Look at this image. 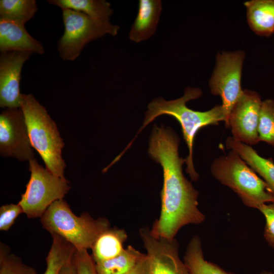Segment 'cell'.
I'll use <instances>...</instances> for the list:
<instances>
[{
    "instance_id": "cell-1",
    "label": "cell",
    "mask_w": 274,
    "mask_h": 274,
    "mask_svg": "<svg viewBox=\"0 0 274 274\" xmlns=\"http://www.w3.org/2000/svg\"><path fill=\"white\" fill-rule=\"evenodd\" d=\"M180 139L169 127L154 125L148 152L162 167L163 182L159 218L150 230L156 237L172 240L183 226L198 224L204 216L198 208V192L184 176L185 159L179 156Z\"/></svg>"
},
{
    "instance_id": "cell-2",
    "label": "cell",
    "mask_w": 274,
    "mask_h": 274,
    "mask_svg": "<svg viewBox=\"0 0 274 274\" xmlns=\"http://www.w3.org/2000/svg\"><path fill=\"white\" fill-rule=\"evenodd\" d=\"M201 95L202 91L200 89L187 87L183 96L178 99L166 100L162 97H158L153 100L148 105L142 126L128 147H130L139 133L156 118L163 115L170 116L179 122L188 149V155L185 159L186 172L193 181H197L199 175L195 170L193 162V147L195 135L200 129L206 126L217 125L221 121H225L221 105H217L204 112L195 111L187 107L188 101L198 98Z\"/></svg>"
},
{
    "instance_id": "cell-3",
    "label": "cell",
    "mask_w": 274,
    "mask_h": 274,
    "mask_svg": "<svg viewBox=\"0 0 274 274\" xmlns=\"http://www.w3.org/2000/svg\"><path fill=\"white\" fill-rule=\"evenodd\" d=\"M21 108L32 147L41 156L46 168L64 178L66 165L61 156L64 143L55 123L31 94H22Z\"/></svg>"
},
{
    "instance_id": "cell-4",
    "label": "cell",
    "mask_w": 274,
    "mask_h": 274,
    "mask_svg": "<svg viewBox=\"0 0 274 274\" xmlns=\"http://www.w3.org/2000/svg\"><path fill=\"white\" fill-rule=\"evenodd\" d=\"M213 176L233 190L247 206L258 209L274 202V193L235 151L216 158L211 165Z\"/></svg>"
},
{
    "instance_id": "cell-5",
    "label": "cell",
    "mask_w": 274,
    "mask_h": 274,
    "mask_svg": "<svg viewBox=\"0 0 274 274\" xmlns=\"http://www.w3.org/2000/svg\"><path fill=\"white\" fill-rule=\"evenodd\" d=\"M41 222L51 234L61 236L77 250L91 249L98 236L110 228L105 218L94 219L87 213L77 216L63 199L49 206Z\"/></svg>"
},
{
    "instance_id": "cell-6",
    "label": "cell",
    "mask_w": 274,
    "mask_h": 274,
    "mask_svg": "<svg viewBox=\"0 0 274 274\" xmlns=\"http://www.w3.org/2000/svg\"><path fill=\"white\" fill-rule=\"evenodd\" d=\"M64 30L57 44L58 51L64 60L74 61L90 41L107 34L115 36L120 27L110 22L95 20L70 9L62 10Z\"/></svg>"
},
{
    "instance_id": "cell-7",
    "label": "cell",
    "mask_w": 274,
    "mask_h": 274,
    "mask_svg": "<svg viewBox=\"0 0 274 274\" xmlns=\"http://www.w3.org/2000/svg\"><path fill=\"white\" fill-rule=\"evenodd\" d=\"M29 162L30 179L18 203L28 218H41L52 203L62 199L71 186L65 178L54 175L36 159Z\"/></svg>"
},
{
    "instance_id": "cell-8",
    "label": "cell",
    "mask_w": 274,
    "mask_h": 274,
    "mask_svg": "<svg viewBox=\"0 0 274 274\" xmlns=\"http://www.w3.org/2000/svg\"><path fill=\"white\" fill-rule=\"evenodd\" d=\"M245 53L243 51H223L217 55L216 63L209 81L211 93L219 95L228 127L230 111L241 96V77Z\"/></svg>"
},
{
    "instance_id": "cell-9",
    "label": "cell",
    "mask_w": 274,
    "mask_h": 274,
    "mask_svg": "<svg viewBox=\"0 0 274 274\" xmlns=\"http://www.w3.org/2000/svg\"><path fill=\"white\" fill-rule=\"evenodd\" d=\"M25 117L21 108H7L0 115V152L20 161L34 158Z\"/></svg>"
},
{
    "instance_id": "cell-10",
    "label": "cell",
    "mask_w": 274,
    "mask_h": 274,
    "mask_svg": "<svg viewBox=\"0 0 274 274\" xmlns=\"http://www.w3.org/2000/svg\"><path fill=\"white\" fill-rule=\"evenodd\" d=\"M262 102L257 92L243 90L228 118V127L235 140L249 146L260 142L258 127Z\"/></svg>"
},
{
    "instance_id": "cell-11",
    "label": "cell",
    "mask_w": 274,
    "mask_h": 274,
    "mask_svg": "<svg viewBox=\"0 0 274 274\" xmlns=\"http://www.w3.org/2000/svg\"><path fill=\"white\" fill-rule=\"evenodd\" d=\"M140 234L147 251L150 274H189L180 258L175 238L156 237L147 227L141 228Z\"/></svg>"
},
{
    "instance_id": "cell-12",
    "label": "cell",
    "mask_w": 274,
    "mask_h": 274,
    "mask_svg": "<svg viewBox=\"0 0 274 274\" xmlns=\"http://www.w3.org/2000/svg\"><path fill=\"white\" fill-rule=\"evenodd\" d=\"M32 53L22 51L1 52L0 55V107L20 108L22 94L20 81L23 65Z\"/></svg>"
},
{
    "instance_id": "cell-13",
    "label": "cell",
    "mask_w": 274,
    "mask_h": 274,
    "mask_svg": "<svg viewBox=\"0 0 274 274\" xmlns=\"http://www.w3.org/2000/svg\"><path fill=\"white\" fill-rule=\"evenodd\" d=\"M0 51L43 54L45 50L41 43L27 32L24 25L0 19Z\"/></svg>"
},
{
    "instance_id": "cell-14",
    "label": "cell",
    "mask_w": 274,
    "mask_h": 274,
    "mask_svg": "<svg viewBox=\"0 0 274 274\" xmlns=\"http://www.w3.org/2000/svg\"><path fill=\"white\" fill-rule=\"evenodd\" d=\"M162 11L160 0H140L138 13L129 32L135 43L146 40L155 33Z\"/></svg>"
},
{
    "instance_id": "cell-15",
    "label": "cell",
    "mask_w": 274,
    "mask_h": 274,
    "mask_svg": "<svg viewBox=\"0 0 274 274\" xmlns=\"http://www.w3.org/2000/svg\"><path fill=\"white\" fill-rule=\"evenodd\" d=\"M244 5L252 31L266 37L274 33V0H252L245 2Z\"/></svg>"
},
{
    "instance_id": "cell-16",
    "label": "cell",
    "mask_w": 274,
    "mask_h": 274,
    "mask_svg": "<svg viewBox=\"0 0 274 274\" xmlns=\"http://www.w3.org/2000/svg\"><path fill=\"white\" fill-rule=\"evenodd\" d=\"M226 145L228 149L236 152L258 173L274 193V162L271 159L261 157L251 146L237 141L232 136L226 139Z\"/></svg>"
},
{
    "instance_id": "cell-17",
    "label": "cell",
    "mask_w": 274,
    "mask_h": 274,
    "mask_svg": "<svg viewBox=\"0 0 274 274\" xmlns=\"http://www.w3.org/2000/svg\"><path fill=\"white\" fill-rule=\"evenodd\" d=\"M127 238L123 229L110 227L96 239L92 247V258L95 263L113 258L124 250L123 244Z\"/></svg>"
},
{
    "instance_id": "cell-18",
    "label": "cell",
    "mask_w": 274,
    "mask_h": 274,
    "mask_svg": "<svg viewBox=\"0 0 274 274\" xmlns=\"http://www.w3.org/2000/svg\"><path fill=\"white\" fill-rule=\"evenodd\" d=\"M47 2L62 10L77 11L92 19L105 22H109L113 13L110 3L105 0H48Z\"/></svg>"
},
{
    "instance_id": "cell-19",
    "label": "cell",
    "mask_w": 274,
    "mask_h": 274,
    "mask_svg": "<svg viewBox=\"0 0 274 274\" xmlns=\"http://www.w3.org/2000/svg\"><path fill=\"white\" fill-rule=\"evenodd\" d=\"M184 262L189 274H232L204 259L201 242L197 236H194L189 242Z\"/></svg>"
},
{
    "instance_id": "cell-20",
    "label": "cell",
    "mask_w": 274,
    "mask_h": 274,
    "mask_svg": "<svg viewBox=\"0 0 274 274\" xmlns=\"http://www.w3.org/2000/svg\"><path fill=\"white\" fill-rule=\"evenodd\" d=\"M128 246L118 256L95 264L97 274H124L133 268L145 256Z\"/></svg>"
},
{
    "instance_id": "cell-21",
    "label": "cell",
    "mask_w": 274,
    "mask_h": 274,
    "mask_svg": "<svg viewBox=\"0 0 274 274\" xmlns=\"http://www.w3.org/2000/svg\"><path fill=\"white\" fill-rule=\"evenodd\" d=\"M52 243L46 257L44 274H59L62 267L73 257L75 248L61 236L51 234Z\"/></svg>"
},
{
    "instance_id": "cell-22",
    "label": "cell",
    "mask_w": 274,
    "mask_h": 274,
    "mask_svg": "<svg viewBox=\"0 0 274 274\" xmlns=\"http://www.w3.org/2000/svg\"><path fill=\"white\" fill-rule=\"evenodd\" d=\"M37 11L35 0L0 1V19L25 25Z\"/></svg>"
},
{
    "instance_id": "cell-23",
    "label": "cell",
    "mask_w": 274,
    "mask_h": 274,
    "mask_svg": "<svg viewBox=\"0 0 274 274\" xmlns=\"http://www.w3.org/2000/svg\"><path fill=\"white\" fill-rule=\"evenodd\" d=\"M259 141L274 146V100L262 101L258 127Z\"/></svg>"
},
{
    "instance_id": "cell-24",
    "label": "cell",
    "mask_w": 274,
    "mask_h": 274,
    "mask_svg": "<svg viewBox=\"0 0 274 274\" xmlns=\"http://www.w3.org/2000/svg\"><path fill=\"white\" fill-rule=\"evenodd\" d=\"M0 274H37L36 270L24 264L16 255L11 253L6 245L1 243Z\"/></svg>"
},
{
    "instance_id": "cell-25",
    "label": "cell",
    "mask_w": 274,
    "mask_h": 274,
    "mask_svg": "<svg viewBox=\"0 0 274 274\" xmlns=\"http://www.w3.org/2000/svg\"><path fill=\"white\" fill-rule=\"evenodd\" d=\"M73 261L78 274H97L95 264L86 249L77 250L73 257Z\"/></svg>"
},
{
    "instance_id": "cell-26",
    "label": "cell",
    "mask_w": 274,
    "mask_h": 274,
    "mask_svg": "<svg viewBox=\"0 0 274 274\" xmlns=\"http://www.w3.org/2000/svg\"><path fill=\"white\" fill-rule=\"evenodd\" d=\"M23 212L18 204H8L0 208V230L8 231L14 224L17 217Z\"/></svg>"
},
{
    "instance_id": "cell-27",
    "label": "cell",
    "mask_w": 274,
    "mask_h": 274,
    "mask_svg": "<svg viewBox=\"0 0 274 274\" xmlns=\"http://www.w3.org/2000/svg\"><path fill=\"white\" fill-rule=\"evenodd\" d=\"M266 220L264 236L268 244L274 248V202L264 203L258 209Z\"/></svg>"
},
{
    "instance_id": "cell-28",
    "label": "cell",
    "mask_w": 274,
    "mask_h": 274,
    "mask_svg": "<svg viewBox=\"0 0 274 274\" xmlns=\"http://www.w3.org/2000/svg\"><path fill=\"white\" fill-rule=\"evenodd\" d=\"M124 274H150L146 254L133 268Z\"/></svg>"
},
{
    "instance_id": "cell-29",
    "label": "cell",
    "mask_w": 274,
    "mask_h": 274,
    "mask_svg": "<svg viewBox=\"0 0 274 274\" xmlns=\"http://www.w3.org/2000/svg\"><path fill=\"white\" fill-rule=\"evenodd\" d=\"M59 274H78L73 258L62 267Z\"/></svg>"
},
{
    "instance_id": "cell-30",
    "label": "cell",
    "mask_w": 274,
    "mask_h": 274,
    "mask_svg": "<svg viewBox=\"0 0 274 274\" xmlns=\"http://www.w3.org/2000/svg\"><path fill=\"white\" fill-rule=\"evenodd\" d=\"M260 274H274V273L270 271H263L262 272H261Z\"/></svg>"
}]
</instances>
